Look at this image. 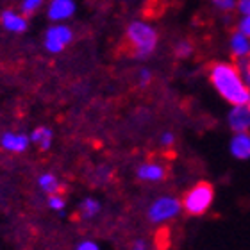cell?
<instances>
[{
    "instance_id": "e0dca14e",
    "label": "cell",
    "mask_w": 250,
    "mask_h": 250,
    "mask_svg": "<svg viewBox=\"0 0 250 250\" xmlns=\"http://www.w3.org/2000/svg\"><path fill=\"white\" fill-rule=\"evenodd\" d=\"M175 54L179 58H189L193 54V45L189 42H186V40H183V42H179L175 45Z\"/></svg>"
},
{
    "instance_id": "5bb4252c",
    "label": "cell",
    "mask_w": 250,
    "mask_h": 250,
    "mask_svg": "<svg viewBox=\"0 0 250 250\" xmlns=\"http://www.w3.org/2000/svg\"><path fill=\"white\" fill-rule=\"evenodd\" d=\"M40 186H42L43 191H47L48 195H56L59 191V183L58 179L54 177L52 173H45L40 177Z\"/></svg>"
},
{
    "instance_id": "7402d4cb",
    "label": "cell",
    "mask_w": 250,
    "mask_h": 250,
    "mask_svg": "<svg viewBox=\"0 0 250 250\" xmlns=\"http://www.w3.org/2000/svg\"><path fill=\"white\" fill-rule=\"evenodd\" d=\"M236 7H238V11H240L241 15H250V0H238L236 2Z\"/></svg>"
},
{
    "instance_id": "ba28073f",
    "label": "cell",
    "mask_w": 250,
    "mask_h": 250,
    "mask_svg": "<svg viewBox=\"0 0 250 250\" xmlns=\"http://www.w3.org/2000/svg\"><path fill=\"white\" fill-rule=\"evenodd\" d=\"M138 177L143 181H163L167 177V168L159 163L148 161L138 168Z\"/></svg>"
},
{
    "instance_id": "4316f807",
    "label": "cell",
    "mask_w": 250,
    "mask_h": 250,
    "mask_svg": "<svg viewBox=\"0 0 250 250\" xmlns=\"http://www.w3.org/2000/svg\"><path fill=\"white\" fill-rule=\"evenodd\" d=\"M249 59H250V50H249Z\"/></svg>"
},
{
    "instance_id": "5b68a950",
    "label": "cell",
    "mask_w": 250,
    "mask_h": 250,
    "mask_svg": "<svg viewBox=\"0 0 250 250\" xmlns=\"http://www.w3.org/2000/svg\"><path fill=\"white\" fill-rule=\"evenodd\" d=\"M70 42H72V31L64 25L50 27L47 31V36H45V47L52 54L61 52Z\"/></svg>"
},
{
    "instance_id": "7a4b0ae2",
    "label": "cell",
    "mask_w": 250,
    "mask_h": 250,
    "mask_svg": "<svg viewBox=\"0 0 250 250\" xmlns=\"http://www.w3.org/2000/svg\"><path fill=\"white\" fill-rule=\"evenodd\" d=\"M157 47V32L145 21H130L125 31V50L134 58H148Z\"/></svg>"
},
{
    "instance_id": "3957f363",
    "label": "cell",
    "mask_w": 250,
    "mask_h": 250,
    "mask_svg": "<svg viewBox=\"0 0 250 250\" xmlns=\"http://www.w3.org/2000/svg\"><path fill=\"white\" fill-rule=\"evenodd\" d=\"M214 189L213 186L206 181L198 183L197 186H193L189 191H186V195L183 197V208L188 214L198 216L204 214L209 209V206L213 204Z\"/></svg>"
},
{
    "instance_id": "2e32d148",
    "label": "cell",
    "mask_w": 250,
    "mask_h": 250,
    "mask_svg": "<svg viewBox=\"0 0 250 250\" xmlns=\"http://www.w3.org/2000/svg\"><path fill=\"white\" fill-rule=\"evenodd\" d=\"M99 202L97 200H93V198H86L83 202V206H81V214H83V218H91V216H95V214L99 213Z\"/></svg>"
},
{
    "instance_id": "4fadbf2b",
    "label": "cell",
    "mask_w": 250,
    "mask_h": 250,
    "mask_svg": "<svg viewBox=\"0 0 250 250\" xmlns=\"http://www.w3.org/2000/svg\"><path fill=\"white\" fill-rule=\"evenodd\" d=\"M31 140L34 141V143H38L42 150H47L48 146H50V143H52V130L47 129V127H38V129H34V132H32Z\"/></svg>"
},
{
    "instance_id": "52a82bcc",
    "label": "cell",
    "mask_w": 250,
    "mask_h": 250,
    "mask_svg": "<svg viewBox=\"0 0 250 250\" xmlns=\"http://www.w3.org/2000/svg\"><path fill=\"white\" fill-rule=\"evenodd\" d=\"M75 13V4L73 0H52L48 7V16L50 20H66Z\"/></svg>"
},
{
    "instance_id": "d6986e66",
    "label": "cell",
    "mask_w": 250,
    "mask_h": 250,
    "mask_svg": "<svg viewBox=\"0 0 250 250\" xmlns=\"http://www.w3.org/2000/svg\"><path fill=\"white\" fill-rule=\"evenodd\" d=\"M42 4H43V0H23V2H21V11H23L25 15H32Z\"/></svg>"
},
{
    "instance_id": "484cf974",
    "label": "cell",
    "mask_w": 250,
    "mask_h": 250,
    "mask_svg": "<svg viewBox=\"0 0 250 250\" xmlns=\"http://www.w3.org/2000/svg\"><path fill=\"white\" fill-rule=\"evenodd\" d=\"M146 247H145V243H143V241H136L134 243V247H132V250H145Z\"/></svg>"
},
{
    "instance_id": "9a60e30c",
    "label": "cell",
    "mask_w": 250,
    "mask_h": 250,
    "mask_svg": "<svg viewBox=\"0 0 250 250\" xmlns=\"http://www.w3.org/2000/svg\"><path fill=\"white\" fill-rule=\"evenodd\" d=\"M236 68H238L245 86L250 89V59L247 56L245 58H236Z\"/></svg>"
},
{
    "instance_id": "30bf717a",
    "label": "cell",
    "mask_w": 250,
    "mask_h": 250,
    "mask_svg": "<svg viewBox=\"0 0 250 250\" xmlns=\"http://www.w3.org/2000/svg\"><path fill=\"white\" fill-rule=\"evenodd\" d=\"M2 146H4L5 150H11V152H23L29 146V138L23 134H13V132H5L2 136Z\"/></svg>"
},
{
    "instance_id": "44dd1931",
    "label": "cell",
    "mask_w": 250,
    "mask_h": 250,
    "mask_svg": "<svg viewBox=\"0 0 250 250\" xmlns=\"http://www.w3.org/2000/svg\"><path fill=\"white\" fill-rule=\"evenodd\" d=\"M48 206H50L52 209H56V211H61V209L64 208V200L56 193V195H50V198H48Z\"/></svg>"
},
{
    "instance_id": "9c48e42d",
    "label": "cell",
    "mask_w": 250,
    "mask_h": 250,
    "mask_svg": "<svg viewBox=\"0 0 250 250\" xmlns=\"http://www.w3.org/2000/svg\"><path fill=\"white\" fill-rule=\"evenodd\" d=\"M230 152L238 159H249L250 157V136L247 132H236L230 141Z\"/></svg>"
},
{
    "instance_id": "d4e9b609",
    "label": "cell",
    "mask_w": 250,
    "mask_h": 250,
    "mask_svg": "<svg viewBox=\"0 0 250 250\" xmlns=\"http://www.w3.org/2000/svg\"><path fill=\"white\" fill-rule=\"evenodd\" d=\"M173 141V136L172 134H165L163 136V145H170Z\"/></svg>"
},
{
    "instance_id": "8fae6325",
    "label": "cell",
    "mask_w": 250,
    "mask_h": 250,
    "mask_svg": "<svg viewBox=\"0 0 250 250\" xmlns=\"http://www.w3.org/2000/svg\"><path fill=\"white\" fill-rule=\"evenodd\" d=\"M2 23L11 32H23L27 29V20L23 16L16 15L13 11H5L2 15Z\"/></svg>"
},
{
    "instance_id": "8992f818",
    "label": "cell",
    "mask_w": 250,
    "mask_h": 250,
    "mask_svg": "<svg viewBox=\"0 0 250 250\" xmlns=\"http://www.w3.org/2000/svg\"><path fill=\"white\" fill-rule=\"evenodd\" d=\"M229 125L236 132H247L250 129V104L236 105L229 113Z\"/></svg>"
},
{
    "instance_id": "7c38bea8",
    "label": "cell",
    "mask_w": 250,
    "mask_h": 250,
    "mask_svg": "<svg viewBox=\"0 0 250 250\" xmlns=\"http://www.w3.org/2000/svg\"><path fill=\"white\" fill-rule=\"evenodd\" d=\"M230 50H232V56L234 58H245L250 50V43L247 40V36H243L240 31H236L232 36H230Z\"/></svg>"
},
{
    "instance_id": "ffe728a7",
    "label": "cell",
    "mask_w": 250,
    "mask_h": 250,
    "mask_svg": "<svg viewBox=\"0 0 250 250\" xmlns=\"http://www.w3.org/2000/svg\"><path fill=\"white\" fill-rule=\"evenodd\" d=\"M238 31L243 34V36L250 38V15H245L238 23Z\"/></svg>"
},
{
    "instance_id": "6da1fadb",
    "label": "cell",
    "mask_w": 250,
    "mask_h": 250,
    "mask_svg": "<svg viewBox=\"0 0 250 250\" xmlns=\"http://www.w3.org/2000/svg\"><path fill=\"white\" fill-rule=\"evenodd\" d=\"M209 81L216 91L232 105L250 104V89L243 83L236 64L213 62L209 66Z\"/></svg>"
},
{
    "instance_id": "cb8c5ba5",
    "label": "cell",
    "mask_w": 250,
    "mask_h": 250,
    "mask_svg": "<svg viewBox=\"0 0 250 250\" xmlns=\"http://www.w3.org/2000/svg\"><path fill=\"white\" fill-rule=\"evenodd\" d=\"M150 77H152V75H150V72H148V70H141V72H140V81L143 84L148 83V81H150Z\"/></svg>"
},
{
    "instance_id": "ac0fdd59",
    "label": "cell",
    "mask_w": 250,
    "mask_h": 250,
    "mask_svg": "<svg viewBox=\"0 0 250 250\" xmlns=\"http://www.w3.org/2000/svg\"><path fill=\"white\" fill-rule=\"evenodd\" d=\"M211 4L216 7V9L224 11V13H229L236 7V0H211Z\"/></svg>"
},
{
    "instance_id": "277c9868",
    "label": "cell",
    "mask_w": 250,
    "mask_h": 250,
    "mask_svg": "<svg viewBox=\"0 0 250 250\" xmlns=\"http://www.w3.org/2000/svg\"><path fill=\"white\" fill-rule=\"evenodd\" d=\"M179 209H181V202L179 200H175L172 197H161L152 204L148 218L154 224H159V222H165V220L175 216L179 213Z\"/></svg>"
},
{
    "instance_id": "603a6c76",
    "label": "cell",
    "mask_w": 250,
    "mask_h": 250,
    "mask_svg": "<svg viewBox=\"0 0 250 250\" xmlns=\"http://www.w3.org/2000/svg\"><path fill=\"white\" fill-rule=\"evenodd\" d=\"M77 250H99V247L95 245L93 241H84L77 247Z\"/></svg>"
}]
</instances>
